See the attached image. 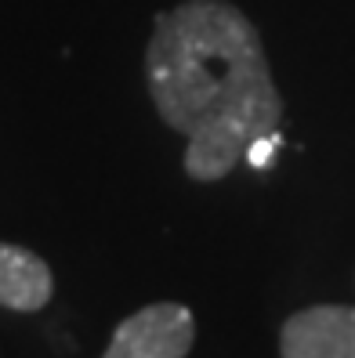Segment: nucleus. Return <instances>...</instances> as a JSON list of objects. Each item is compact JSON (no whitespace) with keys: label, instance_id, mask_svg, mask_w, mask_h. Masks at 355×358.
I'll list each match as a JSON object with an SVG mask.
<instances>
[{"label":"nucleus","instance_id":"obj_1","mask_svg":"<svg viewBox=\"0 0 355 358\" xmlns=\"http://www.w3.org/2000/svg\"><path fill=\"white\" fill-rule=\"evenodd\" d=\"M145 80L160 120L189 138L185 171L218 181L283 116L254 22L228 0H185L156 15Z\"/></svg>","mask_w":355,"mask_h":358},{"label":"nucleus","instance_id":"obj_2","mask_svg":"<svg viewBox=\"0 0 355 358\" xmlns=\"http://www.w3.org/2000/svg\"><path fill=\"white\" fill-rule=\"evenodd\" d=\"M193 311L185 304L160 301L123 319L102 358H185L193 351Z\"/></svg>","mask_w":355,"mask_h":358},{"label":"nucleus","instance_id":"obj_3","mask_svg":"<svg viewBox=\"0 0 355 358\" xmlns=\"http://www.w3.org/2000/svg\"><path fill=\"white\" fill-rule=\"evenodd\" d=\"M279 351L283 358H355V308L319 304L290 315Z\"/></svg>","mask_w":355,"mask_h":358},{"label":"nucleus","instance_id":"obj_4","mask_svg":"<svg viewBox=\"0 0 355 358\" xmlns=\"http://www.w3.org/2000/svg\"><path fill=\"white\" fill-rule=\"evenodd\" d=\"M51 268L33 250L0 243V308L40 311L51 301Z\"/></svg>","mask_w":355,"mask_h":358},{"label":"nucleus","instance_id":"obj_5","mask_svg":"<svg viewBox=\"0 0 355 358\" xmlns=\"http://www.w3.org/2000/svg\"><path fill=\"white\" fill-rule=\"evenodd\" d=\"M283 145V138H279V131H272V134H265V138H258V141H250V149H246V159H250V166H265L268 159H272V152Z\"/></svg>","mask_w":355,"mask_h":358}]
</instances>
